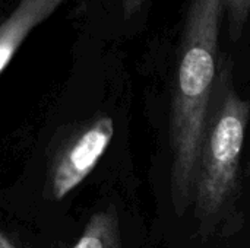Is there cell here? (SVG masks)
Instances as JSON below:
<instances>
[{"instance_id":"cell-4","label":"cell","mask_w":250,"mask_h":248,"mask_svg":"<svg viewBox=\"0 0 250 248\" xmlns=\"http://www.w3.org/2000/svg\"><path fill=\"white\" fill-rule=\"evenodd\" d=\"M73 248H122L120 225L114 209L94 213Z\"/></svg>"},{"instance_id":"cell-3","label":"cell","mask_w":250,"mask_h":248,"mask_svg":"<svg viewBox=\"0 0 250 248\" xmlns=\"http://www.w3.org/2000/svg\"><path fill=\"white\" fill-rule=\"evenodd\" d=\"M64 0H19L0 23V75L29 32L53 15Z\"/></svg>"},{"instance_id":"cell-2","label":"cell","mask_w":250,"mask_h":248,"mask_svg":"<svg viewBox=\"0 0 250 248\" xmlns=\"http://www.w3.org/2000/svg\"><path fill=\"white\" fill-rule=\"evenodd\" d=\"M113 134V118L103 115L63 151L51 172V193L56 200L66 197L92 172L111 143Z\"/></svg>"},{"instance_id":"cell-7","label":"cell","mask_w":250,"mask_h":248,"mask_svg":"<svg viewBox=\"0 0 250 248\" xmlns=\"http://www.w3.org/2000/svg\"><path fill=\"white\" fill-rule=\"evenodd\" d=\"M0 248H18L13 243H10L6 237L0 234Z\"/></svg>"},{"instance_id":"cell-6","label":"cell","mask_w":250,"mask_h":248,"mask_svg":"<svg viewBox=\"0 0 250 248\" xmlns=\"http://www.w3.org/2000/svg\"><path fill=\"white\" fill-rule=\"evenodd\" d=\"M146 0H123L122 1V7H123V16L125 19H130L133 18L144 6Z\"/></svg>"},{"instance_id":"cell-5","label":"cell","mask_w":250,"mask_h":248,"mask_svg":"<svg viewBox=\"0 0 250 248\" xmlns=\"http://www.w3.org/2000/svg\"><path fill=\"white\" fill-rule=\"evenodd\" d=\"M224 12L229 19V31L233 41H237L250 16V0H224Z\"/></svg>"},{"instance_id":"cell-1","label":"cell","mask_w":250,"mask_h":248,"mask_svg":"<svg viewBox=\"0 0 250 248\" xmlns=\"http://www.w3.org/2000/svg\"><path fill=\"white\" fill-rule=\"evenodd\" d=\"M230 77V67L224 64L215 82L217 105L211 104L199 153L193 203L202 232L227 210L239 186L250 104L236 94Z\"/></svg>"}]
</instances>
